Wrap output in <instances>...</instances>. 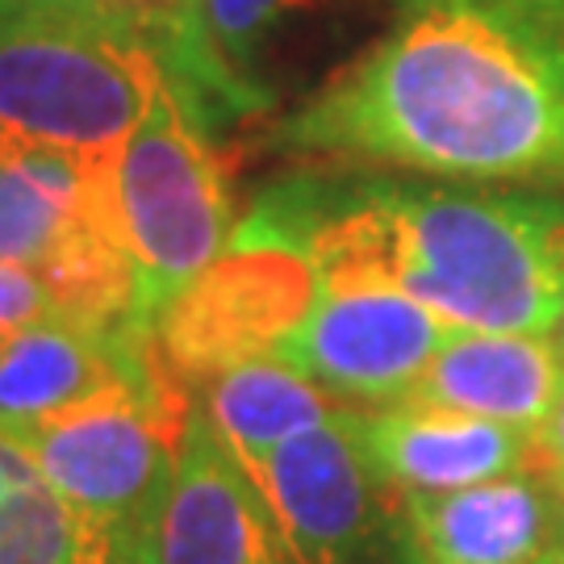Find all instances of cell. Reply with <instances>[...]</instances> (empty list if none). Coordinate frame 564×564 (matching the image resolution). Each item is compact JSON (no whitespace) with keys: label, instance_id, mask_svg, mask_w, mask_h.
Segmentation results:
<instances>
[{"label":"cell","instance_id":"cell-1","mask_svg":"<svg viewBox=\"0 0 564 564\" xmlns=\"http://www.w3.org/2000/svg\"><path fill=\"white\" fill-rule=\"evenodd\" d=\"M268 147L564 188V0H393L381 39L272 121Z\"/></svg>","mask_w":564,"mask_h":564},{"label":"cell","instance_id":"cell-2","mask_svg":"<svg viewBox=\"0 0 564 564\" xmlns=\"http://www.w3.org/2000/svg\"><path fill=\"white\" fill-rule=\"evenodd\" d=\"M235 239L377 263L452 330L552 335L564 310V188L305 167L260 188Z\"/></svg>","mask_w":564,"mask_h":564},{"label":"cell","instance_id":"cell-3","mask_svg":"<svg viewBox=\"0 0 564 564\" xmlns=\"http://www.w3.org/2000/svg\"><path fill=\"white\" fill-rule=\"evenodd\" d=\"M142 0H0V126L72 151H121L163 88Z\"/></svg>","mask_w":564,"mask_h":564},{"label":"cell","instance_id":"cell-4","mask_svg":"<svg viewBox=\"0 0 564 564\" xmlns=\"http://www.w3.org/2000/svg\"><path fill=\"white\" fill-rule=\"evenodd\" d=\"M118 209L134 260L139 323L155 326L193 276L223 256L235 223L226 151L167 76L118 155Z\"/></svg>","mask_w":564,"mask_h":564},{"label":"cell","instance_id":"cell-5","mask_svg":"<svg viewBox=\"0 0 564 564\" xmlns=\"http://www.w3.org/2000/svg\"><path fill=\"white\" fill-rule=\"evenodd\" d=\"M197 410V393H121L109 402L67 410L13 435L72 506L118 531L155 564V535L172 498L181 447Z\"/></svg>","mask_w":564,"mask_h":564},{"label":"cell","instance_id":"cell-6","mask_svg":"<svg viewBox=\"0 0 564 564\" xmlns=\"http://www.w3.org/2000/svg\"><path fill=\"white\" fill-rule=\"evenodd\" d=\"M242 468L297 564H423L402 494L377 481L356 444L351 405Z\"/></svg>","mask_w":564,"mask_h":564},{"label":"cell","instance_id":"cell-7","mask_svg":"<svg viewBox=\"0 0 564 564\" xmlns=\"http://www.w3.org/2000/svg\"><path fill=\"white\" fill-rule=\"evenodd\" d=\"M314 276V305L276 360L323 384L335 402L384 405L405 398L452 326L402 293L377 263L330 260Z\"/></svg>","mask_w":564,"mask_h":564},{"label":"cell","instance_id":"cell-8","mask_svg":"<svg viewBox=\"0 0 564 564\" xmlns=\"http://www.w3.org/2000/svg\"><path fill=\"white\" fill-rule=\"evenodd\" d=\"M318 293L314 263L281 242L230 239L155 323L163 360L193 393L223 368L276 356Z\"/></svg>","mask_w":564,"mask_h":564},{"label":"cell","instance_id":"cell-9","mask_svg":"<svg viewBox=\"0 0 564 564\" xmlns=\"http://www.w3.org/2000/svg\"><path fill=\"white\" fill-rule=\"evenodd\" d=\"M167 389L188 384L163 360L155 326H126L105 335L46 318L0 339V426L46 423L121 393Z\"/></svg>","mask_w":564,"mask_h":564},{"label":"cell","instance_id":"cell-10","mask_svg":"<svg viewBox=\"0 0 564 564\" xmlns=\"http://www.w3.org/2000/svg\"><path fill=\"white\" fill-rule=\"evenodd\" d=\"M330 0H172L155 9L163 76L197 118L223 134L230 121L268 109L260 55L293 18Z\"/></svg>","mask_w":564,"mask_h":564},{"label":"cell","instance_id":"cell-11","mask_svg":"<svg viewBox=\"0 0 564 564\" xmlns=\"http://www.w3.org/2000/svg\"><path fill=\"white\" fill-rule=\"evenodd\" d=\"M356 444L393 494H447L506 477L531 460L535 435L423 398L356 405Z\"/></svg>","mask_w":564,"mask_h":564},{"label":"cell","instance_id":"cell-12","mask_svg":"<svg viewBox=\"0 0 564 564\" xmlns=\"http://www.w3.org/2000/svg\"><path fill=\"white\" fill-rule=\"evenodd\" d=\"M155 564H297L260 485L218 440L202 405L184 435Z\"/></svg>","mask_w":564,"mask_h":564},{"label":"cell","instance_id":"cell-13","mask_svg":"<svg viewBox=\"0 0 564 564\" xmlns=\"http://www.w3.org/2000/svg\"><path fill=\"white\" fill-rule=\"evenodd\" d=\"M423 564H544L564 547L556 489L535 460L481 485L402 498Z\"/></svg>","mask_w":564,"mask_h":564},{"label":"cell","instance_id":"cell-14","mask_svg":"<svg viewBox=\"0 0 564 564\" xmlns=\"http://www.w3.org/2000/svg\"><path fill=\"white\" fill-rule=\"evenodd\" d=\"M118 155L0 126V263L39 276L88 218L118 209Z\"/></svg>","mask_w":564,"mask_h":564},{"label":"cell","instance_id":"cell-15","mask_svg":"<svg viewBox=\"0 0 564 564\" xmlns=\"http://www.w3.org/2000/svg\"><path fill=\"white\" fill-rule=\"evenodd\" d=\"M561 393V343L552 335H494V330H452L410 389V398L523 426L531 435L540 431Z\"/></svg>","mask_w":564,"mask_h":564},{"label":"cell","instance_id":"cell-16","mask_svg":"<svg viewBox=\"0 0 564 564\" xmlns=\"http://www.w3.org/2000/svg\"><path fill=\"white\" fill-rule=\"evenodd\" d=\"M0 564H151L46 481L34 456L0 431Z\"/></svg>","mask_w":564,"mask_h":564},{"label":"cell","instance_id":"cell-17","mask_svg":"<svg viewBox=\"0 0 564 564\" xmlns=\"http://www.w3.org/2000/svg\"><path fill=\"white\" fill-rule=\"evenodd\" d=\"M197 393H202V414L239 464L272 456L284 440L326 423L339 410L326 389H318L276 356L223 368Z\"/></svg>","mask_w":564,"mask_h":564},{"label":"cell","instance_id":"cell-18","mask_svg":"<svg viewBox=\"0 0 564 564\" xmlns=\"http://www.w3.org/2000/svg\"><path fill=\"white\" fill-rule=\"evenodd\" d=\"M46 318H55V305L39 276L13 263H0V339Z\"/></svg>","mask_w":564,"mask_h":564},{"label":"cell","instance_id":"cell-19","mask_svg":"<svg viewBox=\"0 0 564 564\" xmlns=\"http://www.w3.org/2000/svg\"><path fill=\"white\" fill-rule=\"evenodd\" d=\"M531 456L540 464H547V468H561L564 473V393L556 398V405L547 410V419L540 423V431H535Z\"/></svg>","mask_w":564,"mask_h":564},{"label":"cell","instance_id":"cell-20","mask_svg":"<svg viewBox=\"0 0 564 564\" xmlns=\"http://www.w3.org/2000/svg\"><path fill=\"white\" fill-rule=\"evenodd\" d=\"M531 460H535V456H531ZM535 464H540V460H535ZM540 468H544L547 481H552V489H556V502H561V519H564V473H561V468H547V464H540Z\"/></svg>","mask_w":564,"mask_h":564},{"label":"cell","instance_id":"cell-21","mask_svg":"<svg viewBox=\"0 0 564 564\" xmlns=\"http://www.w3.org/2000/svg\"><path fill=\"white\" fill-rule=\"evenodd\" d=\"M556 343H561V351H564V310H561V323H556Z\"/></svg>","mask_w":564,"mask_h":564},{"label":"cell","instance_id":"cell-22","mask_svg":"<svg viewBox=\"0 0 564 564\" xmlns=\"http://www.w3.org/2000/svg\"><path fill=\"white\" fill-rule=\"evenodd\" d=\"M544 564H564V547H561V552H556V556H547Z\"/></svg>","mask_w":564,"mask_h":564},{"label":"cell","instance_id":"cell-23","mask_svg":"<svg viewBox=\"0 0 564 564\" xmlns=\"http://www.w3.org/2000/svg\"><path fill=\"white\" fill-rule=\"evenodd\" d=\"M142 4H172V0H142Z\"/></svg>","mask_w":564,"mask_h":564}]
</instances>
